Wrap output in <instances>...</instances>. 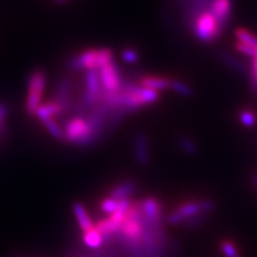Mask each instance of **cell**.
Masks as SVG:
<instances>
[{"mask_svg": "<svg viewBox=\"0 0 257 257\" xmlns=\"http://www.w3.org/2000/svg\"><path fill=\"white\" fill-rule=\"evenodd\" d=\"M121 57L126 63H135L139 61L140 58L139 53L133 50V48H125V50H123Z\"/></svg>", "mask_w": 257, "mask_h": 257, "instance_id": "obj_24", "label": "cell"}, {"mask_svg": "<svg viewBox=\"0 0 257 257\" xmlns=\"http://www.w3.org/2000/svg\"><path fill=\"white\" fill-rule=\"evenodd\" d=\"M140 86L152 90L171 89V79L160 76H144L140 79Z\"/></svg>", "mask_w": 257, "mask_h": 257, "instance_id": "obj_9", "label": "cell"}, {"mask_svg": "<svg viewBox=\"0 0 257 257\" xmlns=\"http://www.w3.org/2000/svg\"><path fill=\"white\" fill-rule=\"evenodd\" d=\"M171 89L182 96H186V98H191L193 95V90L191 89V87L178 79H171Z\"/></svg>", "mask_w": 257, "mask_h": 257, "instance_id": "obj_17", "label": "cell"}, {"mask_svg": "<svg viewBox=\"0 0 257 257\" xmlns=\"http://www.w3.org/2000/svg\"><path fill=\"white\" fill-rule=\"evenodd\" d=\"M222 251L225 257H239L237 247L230 241H224L222 243Z\"/></svg>", "mask_w": 257, "mask_h": 257, "instance_id": "obj_23", "label": "cell"}, {"mask_svg": "<svg viewBox=\"0 0 257 257\" xmlns=\"http://www.w3.org/2000/svg\"><path fill=\"white\" fill-rule=\"evenodd\" d=\"M99 78L102 89L106 91H118L122 84V78L117 64L112 61L99 69Z\"/></svg>", "mask_w": 257, "mask_h": 257, "instance_id": "obj_4", "label": "cell"}, {"mask_svg": "<svg viewBox=\"0 0 257 257\" xmlns=\"http://www.w3.org/2000/svg\"><path fill=\"white\" fill-rule=\"evenodd\" d=\"M178 144L180 148L188 155H195L197 152V147L195 143L193 142L190 138H188V136L181 135L178 140Z\"/></svg>", "mask_w": 257, "mask_h": 257, "instance_id": "obj_20", "label": "cell"}, {"mask_svg": "<svg viewBox=\"0 0 257 257\" xmlns=\"http://www.w3.org/2000/svg\"><path fill=\"white\" fill-rule=\"evenodd\" d=\"M256 48V53L254 56V61H253V73H252V78H253V87L257 93V46Z\"/></svg>", "mask_w": 257, "mask_h": 257, "instance_id": "obj_26", "label": "cell"}, {"mask_svg": "<svg viewBox=\"0 0 257 257\" xmlns=\"http://www.w3.org/2000/svg\"><path fill=\"white\" fill-rule=\"evenodd\" d=\"M15 257H21V256H15Z\"/></svg>", "mask_w": 257, "mask_h": 257, "instance_id": "obj_29", "label": "cell"}, {"mask_svg": "<svg viewBox=\"0 0 257 257\" xmlns=\"http://www.w3.org/2000/svg\"><path fill=\"white\" fill-rule=\"evenodd\" d=\"M255 183H256V186H257V176L255 177Z\"/></svg>", "mask_w": 257, "mask_h": 257, "instance_id": "obj_28", "label": "cell"}, {"mask_svg": "<svg viewBox=\"0 0 257 257\" xmlns=\"http://www.w3.org/2000/svg\"><path fill=\"white\" fill-rule=\"evenodd\" d=\"M55 2H57V3H59V4H62V3L66 2V0H55Z\"/></svg>", "mask_w": 257, "mask_h": 257, "instance_id": "obj_27", "label": "cell"}, {"mask_svg": "<svg viewBox=\"0 0 257 257\" xmlns=\"http://www.w3.org/2000/svg\"><path fill=\"white\" fill-rule=\"evenodd\" d=\"M239 119H240L241 123L247 127H252L256 123L255 115L250 110H241L239 114Z\"/></svg>", "mask_w": 257, "mask_h": 257, "instance_id": "obj_22", "label": "cell"}, {"mask_svg": "<svg viewBox=\"0 0 257 257\" xmlns=\"http://www.w3.org/2000/svg\"><path fill=\"white\" fill-rule=\"evenodd\" d=\"M236 48H237L239 52L243 53V54H245L247 56H252V57H254L255 53H256V48L254 46H250V45L244 44V43H241V42H237Z\"/></svg>", "mask_w": 257, "mask_h": 257, "instance_id": "obj_25", "label": "cell"}, {"mask_svg": "<svg viewBox=\"0 0 257 257\" xmlns=\"http://www.w3.org/2000/svg\"><path fill=\"white\" fill-rule=\"evenodd\" d=\"M209 11H210L215 18L216 22L221 31L226 27L229 22L230 14H231V3L230 0H212L210 7H209Z\"/></svg>", "mask_w": 257, "mask_h": 257, "instance_id": "obj_5", "label": "cell"}, {"mask_svg": "<svg viewBox=\"0 0 257 257\" xmlns=\"http://www.w3.org/2000/svg\"><path fill=\"white\" fill-rule=\"evenodd\" d=\"M133 152L135 160L142 166L147 165L149 162V144L146 134L139 132L134 136Z\"/></svg>", "mask_w": 257, "mask_h": 257, "instance_id": "obj_6", "label": "cell"}, {"mask_svg": "<svg viewBox=\"0 0 257 257\" xmlns=\"http://www.w3.org/2000/svg\"><path fill=\"white\" fill-rule=\"evenodd\" d=\"M85 83H86V92L96 96L99 101V94L102 90V86H101L99 74L98 72H96V70L87 71L86 76H85Z\"/></svg>", "mask_w": 257, "mask_h": 257, "instance_id": "obj_10", "label": "cell"}, {"mask_svg": "<svg viewBox=\"0 0 257 257\" xmlns=\"http://www.w3.org/2000/svg\"><path fill=\"white\" fill-rule=\"evenodd\" d=\"M207 218V213H197L184 220L181 224L184 228H195L204 223Z\"/></svg>", "mask_w": 257, "mask_h": 257, "instance_id": "obj_19", "label": "cell"}, {"mask_svg": "<svg viewBox=\"0 0 257 257\" xmlns=\"http://www.w3.org/2000/svg\"><path fill=\"white\" fill-rule=\"evenodd\" d=\"M46 77L41 70L34 71L28 77V94L26 99V111L30 116H35L38 107L41 105L42 95L45 89Z\"/></svg>", "mask_w": 257, "mask_h": 257, "instance_id": "obj_2", "label": "cell"}, {"mask_svg": "<svg viewBox=\"0 0 257 257\" xmlns=\"http://www.w3.org/2000/svg\"><path fill=\"white\" fill-rule=\"evenodd\" d=\"M193 30L197 39L206 43L215 41L222 34L218 22L209 10L200 12L193 20Z\"/></svg>", "mask_w": 257, "mask_h": 257, "instance_id": "obj_1", "label": "cell"}, {"mask_svg": "<svg viewBox=\"0 0 257 257\" xmlns=\"http://www.w3.org/2000/svg\"><path fill=\"white\" fill-rule=\"evenodd\" d=\"M136 188H138V183L134 180L122 181L117 184V186L110 191L109 197L116 200L128 198L136 191Z\"/></svg>", "mask_w": 257, "mask_h": 257, "instance_id": "obj_7", "label": "cell"}, {"mask_svg": "<svg viewBox=\"0 0 257 257\" xmlns=\"http://www.w3.org/2000/svg\"><path fill=\"white\" fill-rule=\"evenodd\" d=\"M121 227L122 224H119L110 218L100 221L95 226L96 230H98L100 234H104V232H115V234H117V232L121 230Z\"/></svg>", "mask_w": 257, "mask_h": 257, "instance_id": "obj_13", "label": "cell"}, {"mask_svg": "<svg viewBox=\"0 0 257 257\" xmlns=\"http://www.w3.org/2000/svg\"><path fill=\"white\" fill-rule=\"evenodd\" d=\"M72 209H73V213L75 214V218L78 221L79 226L83 229L84 232L93 228L92 221L90 220L89 215L87 213L86 208L83 206V204L76 202L73 204V206H72Z\"/></svg>", "mask_w": 257, "mask_h": 257, "instance_id": "obj_11", "label": "cell"}, {"mask_svg": "<svg viewBox=\"0 0 257 257\" xmlns=\"http://www.w3.org/2000/svg\"><path fill=\"white\" fill-rule=\"evenodd\" d=\"M83 240L87 246H89L91 248H96L102 245L103 241H102V236L100 232L96 230L95 227H93L92 229L85 231L84 236H83Z\"/></svg>", "mask_w": 257, "mask_h": 257, "instance_id": "obj_12", "label": "cell"}, {"mask_svg": "<svg viewBox=\"0 0 257 257\" xmlns=\"http://www.w3.org/2000/svg\"><path fill=\"white\" fill-rule=\"evenodd\" d=\"M63 134L66 141L74 143L78 146L86 147L87 141L91 134V128L87 120H85L83 117L77 116L69 120L66 127H64Z\"/></svg>", "mask_w": 257, "mask_h": 257, "instance_id": "obj_3", "label": "cell"}, {"mask_svg": "<svg viewBox=\"0 0 257 257\" xmlns=\"http://www.w3.org/2000/svg\"><path fill=\"white\" fill-rule=\"evenodd\" d=\"M44 126L46 127V130L50 132L55 139L57 140H64V134L63 131L60 128V126L56 123L54 118L51 119H46L44 121H42Z\"/></svg>", "mask_w": 257, "mask_h": 257, "instance_id": "obj_18", "label": "cell"}, {"mask_svg": "<svg viewBox=\"0 0 257 257\" xmlns=\"http://www.w3.org/2000/svg\"><path fill=\"white\" fill-rule=\"evenodd\" d=\"M222 60L225 64H226L227 67L231 68L232 70L240 72V73H245V71H246L245 66L238 58H236L235 56H232L228 53H223L222 54Z\"/></svg>", "mask_w": 257, "mask_h": 257, "instance_id": "obj_14", "label": "cell"}, {"mask_svg": "<svg viewBox=\"0 0 257 257\" xmlns=\"http://www.w3.org/2000/svg\"><path fill=\"white\" fill-rule=\"evenodd\" d=\"M100 207H101L103 212L111 214V213H114L117 210L118 200H116V199L108 196L107 198L102 200V202L100 203Z\"/></svg>", "mask_w": 257, "mask_h": 257, "instance_id": "obj_21", "label": "cell"}, {"mask_svg": "<svg viewBox=\"0 0 257 257\" xmlns=\"http://www.w3.org/2000/svg\"><path fill=\"white\" fill-rule=\"evenodd\" d=\"M61 112H63V109L60 104L56 101H52L41 104L36 111V116L40 119V121L42 122L46 119H51L60 115Z\"/></svg>", "mask_w": 257, "mask_h": 257, "instance_id": "obj_8", "label": "cell"}, {"mask_svg": "<svg viewBox=\"0 0 257 257\" xmlns=\"http://www.w3.org/2000/svg\"><path fill=\"white\" fill-rule=\"evenodd\" d=\"M236 37L238 39V42L247 44L250 46H257V38L246 29L239 28L236 30Z\"/></svg>", "mask_w": 257, "mask_h": 257, "instance_id": "obj_16", "label": "cell"}, {"mask_svg": "<svg viewBox=\"0 0 257 257\" xmlns=\"http://www.w3.org/2000/svg\"><path fill=\"white\" fill-rule=\"evenodd\" d=\"M112 60H114V54L109 48H100V50H98V54H96V67H98V70L112 62Z\"/></svg>", "mask_w": 257, "mask_h": 257, "instance_id": "obj_15", "label": "cell"}]
</instances>
